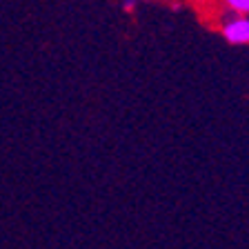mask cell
<instances>
[{
	"instance_id": "cell-1",
	"label": "cell",
	"mask_w": 249,
	"mask_h": 249,
	"mask_svg": "<svg viewBox=\"0 0 249 249\" xmlns=\"http://www.w3.org/2000/svg\"><path fill=\"white\" fill-rule=\"evenodd\" d=\"M223 34L233 45H245V42H249V20L247 18H236V20L225 25Z\"/></svg>"
},
{
	"instance_id": "cell-2",
	"label": "cell",
	"mask_w": 249,
	"mask_h": 249,
	"mask_svg": "<svg viewBox=\"0 0 249 249\" xmlns=\"http://www.w3.org/2000/svg\"><path fill=\"white\" fill-rule=\"evenodd\" d=\"M227 7H231L233 11H238V14H247L249 11V0H225Z\"/></svg>"
}]
</instances>
